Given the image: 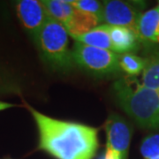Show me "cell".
I'll return each mask as SVG.
<instances>
[{"label":"cell","mask_w":159,"mask_h":159,"mask_svg":"<svg viewBox=\"0 0 159 159\" xmlns=\"http://www.w3.org/2000/svg\"><path fill=\"white\" fill-rule=\"evenodd\" d=\"M39 132V148L57 159H93L98 130L89 125L52 119L28 106Z\"/></svg>","instance_id":"cell-1"},{"label":"cell","mask_w":159,"mask_h":159,"mask_svg":"<svg viewBox=\"0 0 159 159\" xmlns=\"http://www.w3.org/2000/svg\"><path fill=\"white\" fill-rule=\"evenodd\" d=\"M113 91L119 105L139 125L159 129V91L144 87L133 76L116 80Z\"/></svg>","instance_id":"cell-2"},{"label":"cell","mask_w":159,"mask_h":159,"mask_svg":"<svg viewBox=\"0 0 159 159\" xmlns=\"http://www.w3.org/2000/svg\"><path fill=\"white\" fill-rule=\"evenodd\" d=\"M34 41L43 58L53 67L64 71L74 66L68 46V33L62 24L49 18Z\"/></svg>","instance_id":"cell-3"},{"label":"cell","mask_w":159,"mask_h":159,"mask_svg":"<svg viewBox=\"0 0 159 159\" xmlns=\"http://www.w3.org/2000/svg\"><path fill=\"white\" fill-rule=\"evenodd\" d=\"M71 52L74 62L92 74L107 75L119 73L120 70L119 54L114 51L75 42Z\"/></svg>","instance_id":"cell-4"},{"label":"cell","mask_w":159,"mask_h":159,"mask_svg":"<svg viewBox=\"0 0 159 159\" xmlns=\"http://www.w3.org/2000/svg\"><path fill=\"white\" fill-rule=\"evenodd\" d=\"M138 4L120 0L102 2V22L109 26L125 27L137 34L138 22L142 15Z\"/></svg>","instance_id":"cell-5"},{"label":"cell","mask_w":159,"mask_h":159,"mask_svg":"<svg viewBox=\"0 0 159 159\" xmlns=\"http://www.w3.org/2000/svg\"><path fill=\"white\" fill-rule=\"evenodd\" d=\"M105 132L106 148L117 152L121 159L127 158L132 137V129L128 123L119 115L112 114L105 122Z\"/></svg>","instance_id":"cell-6"},{"label":"cell","mask_w":159,"mask_h":159,"mask_svg":"<svg viewBox=\"0 0 159 159\" xmlns=\"http://www.w3.org/2000/svg\"><path fill=\"white\" fill-rule=\"evenodd\" d=\"M16 11L22 26L35 40L41 29L50 18L42 1H19L16 5Z\"/></svg>","instance_id":"cell-7"},{"label":"cell","mask_w":159,"mask_h":159,"mask_svg":"<svg viewBox=\"0 0 159 159\" xmlns=\"http://www.w3.org/2000/svg\"><path fill=\"white\" fill-rule=\"evenodd\" d=\"M101 22L102 21L94 14L74 8L71 17L69 18L64 27L66 28L68 34L75 39L98 27L99 23Z\"/></svg>","instance_id":"cell-8"},{"label":"cell","mask_w":159,"mask_h":159,"mask_svg":"<svg viewBox=\"0 0 159 159\" xmlns=\"http://www.w3.org/2000/svg\"><path fill=\"white\" fill-rule=\"evenodd\" d=\"M110 37L112 51L118 54L128 53L138 47L139 37L133 30L119 26H110Z\"/></svg>","instance_id":"cell-9"},{"label":"cell","mask_w":159,"mask_h":159,"mask_svg":"<svg viewBox=\"0 0 159 159\" xmlns=\"http://www.w3.org/2000/svg\"><path fill=\"white\" fill-rule=\"evenodd\" d=\"M137 34L142 41L159 43V10L157 7L142 13Z\"/></svg>","instance_id":"cell-10"},{"label":"cell","mask_w":159,"mask_h":159,"mask_svg":"<svg viewBox=\"0 0 159 159\" xmlns=\"http://www.w3.org/2000/svg\"><path fill=\"white\" fill-rule=\"evenodd\" d=\"M75 40L85 45L112 51L110 37V26L106 24L98 26L89 32L75 38Z\"/></svg>","instance_id":"cell-11"},{"label":"cell","mask_w":159,"mask_h":159,"mask_svg":"<svg viewBox=\"0 0 159 159\" xmlns=\"http://www.w3.org/2000/svg\"><path fill=\"white\" fill-rule=\"evenodd\" d=\"M42 3L45 7L49 17L62 24L63 26L66 23L74 11V7L72 6V1L44 0L42 1Z\"/></svg>","instance_id":"cell-12"},{"label":"cell","mask_w":159,"mask_h":159,"mask_svg":"<svg viewBox=\"0 0 159 159\" xmlns=\"http://www.w3.org/2000/svg\"><path fill=\"white\" fill-rule=\"evenodd\" d=\"M142 84L150 89L159 90V52H155L146 58V65L142 71Z\"/></svg>","instance_id":"cell-13"},{"label":"cell","mask_w":159,"mask_h":159,"mask_svg":"<svg viewBox=\"0 0 159 159\" xmlns=\"http://www.w3.org/2000/svg\"><path fill=\"white\" fill-rule=\"evenodd\" d=\"M119 67L129 76H136L142 73L146 65V58L139 57L134 53L119 54Z\"/></svg>","instance_id":"cell-14"},{"label":"cell","mask_w":159,"mask_h":159,"mask_svg":"<svg viewBox=\"0 0 159 159\" xmlns=\"http://www.w3.org/2000/svg\"><path fill=\"white\" fill-rule=\"evenodd\" d=\"M72 6L80 11L89 12L97 16L102 22V4L96 0H77L72 1Z\"/></svg>","instance_id":"cell-15"},{"label":"cell","mask_w":159,"mask_h":159,"mask_svg":"<svg viewBox=\"0 0 159 159\" xmlns=\"http://www.w3.org/2000/svg\"><path fill=\"white\" fill-rule=\"evenodd\" d=\"M141 153L145 159L159 157V134H152L146 137L141 145Z\"/></svg>","instance_id":"cell-16"},{"label":"cell","mask_w":159,"mask_h":159,"mask_svg":"<svg viewBox=\"0 0 159 159\" xmlns=\"http://www.w3.org/2000/svg\"><path fill=\"white\" fill-rule=\"evenodd\" d=\"M97 159H121L120 156L117 152L111 148H106V150L99 155Z\"/></svg>","instance_id":"cell-17"},{"label":"cell","mask_w":159,"mask_h":159,"mask_svg":"<svg viewBox=\"0 0 159 159\" xmlns=\"http://www.w3.org/2000/svg\"><path fill=\"white\" fill-rule=\"evenodd\" d=\"M15 106H16L15 104H11V103H9V102H1V101H0V111H5V110H6V109L15 107Z\"/></svg>","instance_id":"cell-18"},{"label":"cell","mask_w":159,"mask_h":159,"mask_svg":"<svg viewBox=\"0 0 159 159\" xmlns=\"http://www.w3.org/2000/svg\"><path fill=\"white\" fill-rule=\"evenodd\" d=\"M151 159H159V157H153V158Z\"/></svg>","instance_id":"cell-19"}]
</instances>
